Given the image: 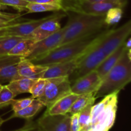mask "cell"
Segmentation results:
<instances>
[{
    "instance_id": "6da1fadb",
    "label": "cell",
    "mask_w": 131,
    "mask_h": 131,
    "mask_svg": "<svg viewBox=\"0 0 131 131\" xmlns=\"http://www.w3.org/2000/svg\"><path fill=\"white\" fill-rule=\"evenodd\" d=\"M131 50L123 53L116 65L107 73L100 87L95 92V99L104 97L114 92H119L131 81Z\"/></svg>"
},
{
    "instance_id": "7a4b0ae2",
    "label": "cell",
    "mask_w": 131,
    "mask_h": 131,
    "mask_svg": "<svg viewBox=\"0 0 131 131\" xmlns=\"http://www.w3.org/2000/svg\"><path fill=\"white\" fill-rule=\"evenodd\" d=\"M75 13V12H73ZM104 15L75 13L65 25L61 45L101 32L106 28Z\"/></svg>"
},
{
    "instance_id": "3957f363",
    "label": "cell",
    "mask_w": 131,
    "mask_h": 131,
    "mask_svg": "<svg viewBox=\"0 0 131 131\" xmlns=\"http://www.w3.org/2000/svg\"><path fill=\"white\" fill-rule=\"evenodd\" d=\"M103 30L72 42L60 45L44 57L31 62L37 65L49 66L52 64L69 61L81 57L93 44L96 39Z\"/></svg>"
},
{
    "instance_id": "277c9868",
    "label": "cell",
    "mask_w": 131,
    "mask_h": 131,
    "mask_svg": "<svg viewBox=\"0 0 131 131\" xmlns=\"http://www.w3.org/2000/svg\"><path fill=\"white\" fill-rule=\"evenodd\" d=\"M131 32V21L129 20L116 29H105L99 37L98 43L106 57L124 44Z\"/></svg>"
},
{
    "instance_id": "5b68a950",
    "label": "cell",
    "mask_w": 131,
    "mask_h": 131,
    "mask_svg": "<svg viewBox=\"0 0 131 131\" xmlns=\"http://www.w3.org/2000/svg\"><path fill=\"white\" fill-rule=\"evenodd\" d=\"M71 92V82L69 77H56L46 79L43 94L38 99L47 108L50 107L59 99Z\"/></svg>"
},
{
    "instance_id": "8992f818",
    "label": "cell",
    "mask_w": 131,
    "mask_h": 131,
    "mask_svg": "<svg viewBox=\"0 0 131 131\" xmlns=\"http://www.w3.org/2000/svg\"><path fill=\"white\" fill-rule=\"evenodd\" d=\"M100 35L96 39L93 44L81 57L78 68L72 73L75 74V80L88 74L92 71L96 70L99 66L106 58L104 52L98 43Z\"/></svg>"
},
{
    "instance_id": "52a82bcc",
    "label": "cell",
    "mask_w": 131,
    "mask_h": 131,
    "mask_svg": "<svg viewBox=\"0 0 131 131\" xmlns=\"http://www.w3.org/2000/svg\"><path fill=\"white\" fill-rule=\"evenodd\" d=\"M114 92L112 98L107 105L100 112L95 119L90 123L89 129L94 131H108L113 125L117 110L118 95Z\"/></svg>"
},
{
    "instance_id": "ba28073f",
    "label": "cell",
    "mask_w": 131,
    "mask_h": 131,
    "mask_svg": "<svg viewBox=\"0 0 131 131\" xmlns=\"http://www.w3.org/2000/svg\"><path fill=\"white\" fill-rule=\"evenodd\" d=\"M65 28L66 27L65 26L49 37L36 42L31 53L26 59L30 61L38 60L44 57L56 48L60 46L63 37Z\"/></svg>"
},
{
    "instance_id": "9c48e42d",
    "label": "cell",
    "mask_w": 131,
    "mask_h": 131,
    "mask_svg": "<svg viewBox=\"0 0 131 131\" xmlns=\"http://www.w3.org/2000/svg\"><path fill=\"white\" fill-rule=\"evenodd\" d=\"M49 17V15L42 19H32L21 23H14L5 28L0 29V37L17 36L30 37L33 31Z\"/></svg>"
},
{
    "instance_id": "30bf717a",
    "label": "cell",
    "mask_w": 131,
    "mask_h": 131,
    "mask_svg": "<svg viewBox=\"0 0 131 131\" xmlns=\"http://www.w3.org/2000/svg\"><path fill=\"white\" fill-rule=\"evenodd\" d=\"M70 115H46L43 114L37 121L38 131H69Z\"/></svg>"
},
{
    "instance_id": "8fae6325",
    "label": "cell",
    "mask_w": 131,
    "mask_h": 131,
    "mask_svg": "<svg viewBox=\"0 0 131 131\" xmlns=\"http://www.w3.org/2000/svg\"><path fill=\"white\" fill-rule=\"evenodd\" d=\"M102 78L96 70L75 80L71 84V92L78 95L95 92L102 83Z\"/></svg>"
},
{
    "instance_id": "7c38bea8",
    "label": "cell",
    "mask_w": 131,
    "mask_h": 131,
    "mask_svg": "<svg viewBox=\"0 0 131 131\" xmlns=\"http://www.w3.org/2000/svg\"><path fill=\"white\" fill-rule=\"evenodd\" d=\"M81 57L49 66L46 70L39 74L38 78L48 79L56 77H70L78 68Z\"/></svg>"
},
{
    "instance_id": "4fadbf2b",
    "label": "cell",
    "mask_w": 131,
    "mask_h": 131,
    "mask_svg": "<svg viewBox=\"0 0 131 131\" xmlns=\"http://www.w3.org/2000/svg\"><path fill=\"white\" fill-rule=\"evenodd\" d=\"M64 16L63 14H54L40 24L31 34L30 37L36 42L44 39L59 30L61 27L60 20Z\"/></svg>"
},
{
    "instance_id": "5bb4252c",
    "label": "cell",
    "mask_w": 131,
    "mask_h": 131,
    "mask_svg": "<svg viewBox=\"0 0 131 131\" xmlns=\"http://www.w3.org/2000/svg\"><path fill=\"white\" fill-rule=\"evenodd\" d=\"M21 59L19 57L0 55V84L20 78L18 74L17 65Z\"/></svg>"
},
{
    "instance_id": "9a60e30c",
    "label": "cell",
    "mask_w": 131,
    "mask_h": 131,
    "mask_svg": "<svg viewBox=\"0 0 131 131\" xmlns=\"http://www.w3.org/2000/svg\"><path fill=\"white\" fill-rule=\"evenodd\" d=\"M79 95L70 92L59 99L50 107L47 108L44 114L46 115H65L69 113L72 105Z\"/></svg>"
},
{
    "instance_id": "2e32d148",
    "label": "cell",
    "mask_w": 131,
    "mask_h": 131,
    "mask_svg": "<svg viewBox=\"0 0 131 131\" xmlns=\"http://www.w3.org/2000/svg\"><path fill=\"white\" fill-rule=\"evenodd\" d=\"M47 66L35 64L26 58H22L17 65L18 74L20 78L38 79V76L46 70Z\"/></svg>"
},
{
    "instance_id": "e0dca14e",
    "label": "cell",
    "mask_w": 131,
    "mask_h": 131,
    "mask_svg": "<svg viewBox=\"0 0 131 131\" xmlns=\"http://www.w3.org/2000/svg\"><path fill=\"white\" fill-rule=\"evenodd\" d=\"M125 49L126 48L125 47V45L124 44H123L122 46L118 48L115 51H114L110 55H108L96 69V71H97L100 77L102 78V80L107 74V73L116 65Z\"/></svg>"
},
{
    "instance_id": "ac0fdd59",
    "label": "cell",
    "mask_w": 131,
    "mask_h": 131,
    "mask_svg": "<svg viewBox=\"0 0 131 131\" xmlns=\"http://www.w3.org/2000/svg\"><path fill=\"white\" fill-rule=\"evenodd\" d=\"M35 41L31 38H26L19 41L8 53L10 56L26 58L31 52Z\"/></svg>"
},
{
    "instance_id": "d6986e66",
    "label": "cell",
    "mask_w": 131,
    "mask_h": 131,
    "mask_svg": "<svg viewBox=\"0 0 131 131\" xmlns=\"http://www.w3.org/2000/svg\"><path fill=\"white\" fill-rule=\"evenodd\" d=\"M35 80L28 78H20L11 81L8 83L6 86L16 96L20 94L29 93L31 87Z\"/></svg>"
},
{
    "instance_id": "ffe728a7",
    "label": "cell",
    "mask_w": 131,
    "mask_h": 131,
    "mask_svg": "<svg viewBox=\"0 0 131 131\" xmlns=\"http://www.w3.org/2000/svg\"><path fill=\"white\" fill-rule=\"evenodd\" d=\"M94 94V92H90L79 95L72 105L69 112V114H73L75 113H79L81 110L89 105H93L96 100Z\"/></svg>"
},
{
    "instance_id": "44dd1931",
    "label": "cell",
    "mask_w": 131,
    "mask_h": 131,
    "mask_svg": "<svg viewBox=\"0 0 131 131\" xmlns=\"http://www.w3.org/2000/svg\"><path fill=\"white\" fill-rule=\"evenodd\" d=\"M44 107L42 102L38 99H34L31 104L22 110L14 113L11 118H20L29 119L34 116L40 109Z\"/></svg>"
},
{
    "instance_id": "7402d4cb",
    "label": "cell",
    "mask_w": 131,
    "mask_h": 131,
    "mask_svg": "<svg viewBox=\"0 0 131 131\" xmlns=\"http://www.w3.org/2000/svg\"><path fill=\"white\" fill-rule=\"evenodd\" d=\"M63 10V6L59 4L40 3H28L26 6L27 13H38L44 12L59 11Z\"/></svg>"
},
{
    "instance_id": "603a6c76",
    "label": "cell",
    "mask_w": 131,
    "mask_h": 131,
    "mask_svg": "<svg viewBox=\"0 0 131 131\" xmlns=\"http://www.w3.org/2000/svg\"><path fill=\"white\" fill-rule=\"evenodd\" d=\"M28 37H17V36H8L2 37L0 39V55H8L9 51L19 42Z\"/></svg>"
},
{
    "instance_id": "cb8c5ba5",
    "label": "cell",
    "mask_w": 131,
    "mask_h": 131,
    "mask_svg": "<svg viewBox=\"0 0 131 131\" xmlns=\"http://www.w3.org/2000/svg\"><path fill=\"white\" fill-rule=\"evenodd\" d=\"M123 15V8L113 7L108 10L105 14L104 23L106 26H112L118 23Z\"/></svg>"
},
{
    "instance_id": "d4e9b609",
    "label": "cell",
    "mask_w": 131,
    "mask_h": 131,
    "mask_svg": "<svg viewBox=\"0 0 131 131\" xmlns=\"http://www.w3.org/2000/svg\"><path fill=\"white\" fill-rule=\"evenodd\" d=\"M15 96L9 89L6 85H3L0 89V108H3L11 105L15 100Z\"/></svg>"
},
{
    "instance_id": "484cf974",
    "label": "cell",
    "mask_w": 131,
    "mask_h": 131,
    "mask_svg": "<svg viewBox=\"0 0 131 131\" xmlns=\"http://www.w3.org/2000/svg\"><path fill=\"white\" fill-rule=\"evenodd\" d=\"M93 105H89L79 113L78 119L81 131L88 130L89 128L91 121V112Z\"/></svg>"
},
{
    "instance_id": "4316f807",
    "label": "cell",
    "mask_w": 131,
    "mask_h": 131,
    "mask_svg": "<svg viewBox=\"0 0 131 131\" xmlns=\"http://www.w3.org/2000/svg\"><path fill=\"white\" fill-rule=\"evenodd\" d=\"M46 85V79L38 78L36 79L32 85L29 91L31 97L34 99H37L40 97L43 94Z\"/></svg>"
},
{
    "instance_id": "83f0119b",
    "label": "cell",
    "mask_w": 131,
    "mask_h": 131,
    "mask_svg": "<svg viewBox=\"0 0 131 131\" xmlns=\"http://www.w3.org/2000/svg\"><path fill=\"white\" fill-rule=\"evenodd\" d=\"M20 14H10V13L0 12V29L5 28L10 24L16 23L17 21L21 17Z\"/></svg>"
},
{
    "instance_id": "f1b7e54d",
    "label": "cell",
    "mask_w": 131,
    "mask_h": 131,
    "mask_svg": "<svg viewBox=\"0 0 131 131\" xmlns=\"http://www.w3.org/2000/svg\"><path fill=\"white\" fill-rule=\"evenodd\" d=\"M28 3L24 0H0V4L2 6H11L19 12L26 11V6Z\"/></svg>"
},
{
    "instance_id": "f546056e",
    "label": "cell",
    "mask_w": 131,
    "mask_h": 131,
    "mask_svg": "<svg viewBox=\"0 0 131 131\" xmlns=\"http://www.w3.org/2000/svg\"><path fill=\"white\" fill-rule=\"evenodd\" d=\"M33 100H34V98H33L32 97L19 99V100H14L12 104H11L12 109L14 111V113L22 110V109H24L28 105H30Z\"/></svg>"
},
{
    "instance_id": "4dcf8cb0",
    "label": "cell",
    "mask_w": 131,
    "mask_h": 131,
    "mask_svg": "<svg viewBox=\"0 0 131 131\" xmlns=\"http://www.w3.org/2000/svg\"><path fill=\"white\" fill-rule=\"evenodd\" d=\"M79 113L70 115V131H81L79 123Z\"/></svg>"
},
{
    "instance_id": "1f68e13d",
    "label": "cell",
    "mask_w": 131,
    "mask_h": 131,
    "mask_svg": "<svg viewBox=\"0 0 131 131\" xmlns=\"http://www.w3.org/2000/svg\"><path fill=\"white\" fill-rule=\"evenodd\" d=\"M34 128H35V126L29 123L26 124L24 127H21V128H18V129L16 130H13L10 131H31L34 129Z\"/></svg>"
},
{
    "instance_id": "d6a6232c",
    "label": "cell",
    "mask_w": 131,
    "mask_h": 131,
    "mask_svg": "<svg viewBox=\"0 0 131 131\" xmlns=\"http://www.w3.org/2000/svg\"><path fill=\"white\" fill-rule=\"evenodd\" d=\"M63 0H36L35 2L40 3H50V4H59L62 5Z\"/></svg>"
},
{
    "instance_id": "836d02e7",
    "label": "cell",
    "mask_w": 131,
    "mask_h": 131,
    "mask_svg": "<svg viewBox=\"0 0 131 131\" xmlns=\"http://www.w3.org/2000/svg\"><path fill=\"white\" fill-rule=\"evenodd\" d=\"M124 45H125V48H126V50H130L131 39H130V37H129V39L125 41V43H124Z\"/></svg>"
},
{
    "instance_id": "e575fe53",
    "label": "cell",
    "mask_w": 131,
    "mask_h": 131,
    "mask_svg": "<svg viewBox=\"0 0 131 131\" xmlns=\"http://www.w3.org/2000/svg\"><path fill=\"white\" fill-rule=\"evenodd\" d=\"M5 119H3L2 118H1V117H0V127H1V125H2L5 123Z\"/></svg>"
},
{
    "instance_id": "d590c367",
    "label": "cell",
    "mask_w": 131,
    "mask_h": 131,
    "mask_svg": "<svg viewBox=\"0 0 131 131\" xmlns=\"http://www.w3.org/2000/svg\"><path fill=\"white\" fill-rule=\"evenodd\" d=\"M24 1H27V2L30 3V2H35L36 0H24Z\"/></svg>"
},
{
    "instance_id": "8d00e7d4",
    "label": "cell",
    "mask_w": 131,
    "mask_h": 131,
    "mask_svg": "<svg viewBox=\"0 0 131 131\" xmlns=\"http://www.w3.org/2000/svg\"><path fill=\"white\" fill-rule=\"evenodd\" d=\"M1 7H2V5H1V4H0V9H1Z\"/></svg>"
},
{
    "instance_id": "74e56055",
    "label": "cell",
    "mask_w": 131,
    "mask_h": 131,
    "mask_svg": "<svg viewBox=\"0 0 131 131\" xmlns=\"http://www.w3.org/2000/svg\"><path fill=\"white\" fill-rule=\"evenodd\" d=\"M2 86H3V85L0 84V89H1V87H2Z\"/></svg>"
},
{
    "instance_id": "f35d334b",
    "label": "cell",
    "mask_w": 131,
    "mask_h": 131,
    "mask_svg": "<svg viewBox=\"0 0 131 131\" xmlns=\"http://www.w3.org/2000/svg\"><path fill=\"white\" fill-rule=\"evenodd\" d=\"M1 37H0V39H1Z\"/></svg>"
},
{
    "instance_id": "ab89813d",
    "label": "cell",
    "mask_w": 131,
    "mask_h": 131,
    "mask_svg": "<svg viewBox=\"0 0 131 131\" xmlns=\"http://www.w3.org/2000/svg\"><path fill=\"white\" fill-rule=\"evenodd\" d=\"M69 131H70V130H69Z\"/></svg>"
}]
</instances>
